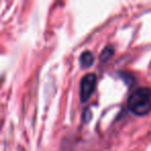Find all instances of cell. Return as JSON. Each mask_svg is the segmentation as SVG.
Returning a JSON list of instances; mask_svg holds the SVG:
<instances>
[{
    "mask_svg": "<svg viewBox=\"0 0 151 151\" xmlns=\"http://www.w3.org/2000/svg\"><path fill=\"white\" fill-rule=\"evenodd\" d=\"M127 108L137 116H145L151 111V89L148 87L138 88L128 96Z\"/></svg>",
    "mask_w": 151,
    "mask_h": 151,
    "instance_id": "6da1fadb",
    "label": "cell"
},
{
    "mask_svg": "<svg viewBox=\"0 0 151 151\" xmlns=\"http://www.w3.org/2000/svg\"><path fill=\"white\" fill-rule=\"evenodd\" d=\"M113 53H114V51H113V48H112V47L106 48L105 50L103 51V53H101V60L107 61L108 59H109L110 57L113 55Z\"/></svg>",
    "mask_w": 151,
    "mask_h": 151,
    "instance_id": "277c9868",
    "label": "cell"
},
{
    "mask_svg": "<svg viewBox=\"0 0 151 151\" xmlns=\"http://www.w3.org/2000/svg\"><path fill=\"white\" fill-rule=\"evenodd\" d=\"M94 62V57H93V54L89 51H86V52L82 53L80 56V63L83 67L87 68V67L91 66Z\"/></svg>",
    "mask_w": 151,
    "mask_h": 151,
    "instance_id": "3957f363",
    "label": "cell"
},
{
    "mask_svg": "<svg viewBox=\"0 0 151 151\" xmlns=\"http://www.w3.org/2000/svg\"><path fill=\"white\" fill-rule=\"evenodd\" d=\"M96 76L94 73H87L83 77L80 84V99L83 103L87 101L93 94V91L96 87Z\"/></svg>",
    "mask_w": 151,
    "mask_h": 151,
    "instance_id": "7a4b0ae2",
    "label": "cell"
}]
</instances>
